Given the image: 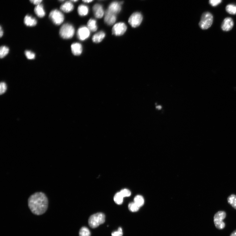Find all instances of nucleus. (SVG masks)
Instances as JSON below:
<instances>
[{"mask_svg": "<svg viewBox=\"0 0 236 236\" xmlns=\"http://www.w3.org/2000/svg\"><path fill=\"white\" fill-rule=\"evenodd\" d=\"M28 203L32 213L36 215H41L46 211L48 201L47 196L44 193L37 192L30 197Z\"/></svg>", "mask_w": 236, "mask_h": 236, "instance_id": "nucleus-1", "label": "nucleus"}, {"mask_svg": "<svg viewBox=\"0 0 236 236\" xmlns=\"http://www.w3.org/2000/svg\"><path fill=\"white\" fill-rule=\"evenodd\" d=\"M105 219V215L103 213H99L94 214L89 219V225L92 228H96L104 223Z\"/></svg>", "mask_w": 236, "mask_h": 236, "instance_id": "nucleus-2", "label": "nucleus"}, {"mask_svg": "<svg viewBox=\"0 0 236 236\" xmlns=\"http://www.w3.org/2000/svg\"><path fill=\"white\" fill-rule=\"evenodd\" d=\"M213 22V17L209 12H204L202 15L199 25L202 30H207L211 26Z\"/></svg>", "mask_w": 236, "mask_h": 236, "instance_id": "nucleus-3", "label": "nucleus"}, {"mask_svg": "<svg viewBox=\"0 0 236 236\" xmlns=\"http://www.w3.org/2000/svg\"><path fill=\"white\" fill-rule=\"evenodd\" d=\"M75 33L74 27L71 24H65L62 25L60 31V36L64 39H71Z\"/></svg>", "mask_w": 236, "mask_h": 236, "instance_id": "nucleus-4", "label": "nucleus"}, {"mask_svg": "<svg viewBox=\"0 0 236 236\" xmlns=\"http://www.w3.org/2000/svg\"><path fill=\"white\" fill-rule=\"evenodd\" d=\"M226 213L224 211H219L214 215V221L215 227L219 229H224L225 224L223 220L226 218Z\"/></svg>", "mask_w": 236, "mask_h": 236, "instance_id": "nucleus-5", "label": "nucleus"}, {"mask_svg": "<svg viewBox=\"0 0 236 236\" xmlns=\"http://www.w3.org/2000/svg\"><path fill=\"white\" fill-rule=\"evenodd\" d=\"M49 17L54 23L57 25H60L65 20L64 16L62 12L57 9H55L51 11Z\"/></svg>", "mask_w": 236, "mask_h": 236, "instance_id": "nucleus-6", "label": "nucleus"}, {"mask_svg": "<svg viewBox=\"0 0 236 236\" xmlns=\"http://www.w3.org/2000/svg\"><path fill=\"white\" fill-rule=\"evenodd\" d=\"M143 20V17L139 12H134L130 17L128 22L133 28H136L141 24Z\"/></svg>", "mask_w": 236, "mask_h": 236, "instance_id": "nucleus-7", "label": "nucleus"}, {"mask_svg": "<svg viewBox=\"0 0 236 236\" xmlns=\"http://www.w3.org/2000/svg\"><path fill=\"white\" fill-rule=\"evenodd\" d=\"M127 29V26L123 22H120L115 24L112 30L113 34L116 36L123 35Z\"/></svg>", "mask_w": 236, "mask_h": 236, "instance_id": "nucleus-8", "label": "nucleus"}, {"mask_svg": "<svg viewBox=\"0 0 236 236\" xmlns=\"http://www.w3.org/2000/svg\"><path fill=\"white\" fill-rule=\"evenodd\" d=\"M90 35V31L87 27L83 26L78 30L77 35L78 39L81 41H84L88 39Z\"/></svg>", "mask_w": 236, "mask_h": 236, "instance_id": "nucleus-9", "label": "nucleus"}, {"mask_svg": "<svg viewBox=\"0 0 236 236\" xmlns=\"http://www.w3.org/2000/svg\"><path fill=\"white\" fill-rule=\"evenodd\" d=\"M234 22L231 17H227L223 21L222 25V29L224 31H228L231 30L233 27Z\"/></svg>", "mask_w": 236, "mask_h": 236, "instance_id": "nucleus-10", "label": "nucleus"}, {"mask_svg": "<svg viewBox=\"0 0 236 236\" xmlns=\"http://www.w3.org/2000/svg\"><path fill=\"white\" fill-rule=\"evenodd\" d=\"M104 20L105 22L107 25H112L116 22L117 17L116 15L107 10L105 12Z\"/></svg>", "mask_w": 236, "mask_h": 236, "instance_id": "nucleus-11", "label": "nucleus"}, {"mask_svg": "<svg viewBox=\"0 0 236 236\" xmlns=\"http://www.w3.org/2000/svg\"><path fill=\"white\" fill-rule=\"evenodd\" d=\"M120 2L117 1L112 2L109 5L107 10L111 12L112 13L116 15L119 13L122 9Z\"/></svg>", "mask_w": 236, "mask_h": 236, "instance_id": "nucleus-12", "label": "nucleus"}, {"mask_svg": "<svg viewBox=\"0 0 236 236\" xmlns=\"http://www.w3.org/2000/svg\"><path fill=\"white\" fill-rule=\"evenodd\" d=\"M94 16L97 18H101L104 15V11L103 6L100 4H95L93 8Z\"/></svg>", "mask_w": 236, "mask_h": 236, "instance_id": "nucleus-13", "label": "nucleus"}, {"mask_svg": "<svg viewBox=\"0 0 236 236\" xmlns=\"http://www.w3.org/2000/svg\"><path fill=\"white\" fill-rule=\"evenodd\" d=\"M72 51L75 55H80L82 51V47L81 44L79 43H73L71 46Z\"/></svg>", "mask_w": 236, "mask_h": 236, "instance_id": "nucleus-14", "label": "nucleus"}, {"mask_svg": "<svg viewBox=\"0 0 236 236\" xmlns=\"http://www.w3.org/2000/svg\"><path fill=\"white\" fill-rule=\"evenodd\" d=\"M24 22L27 26L30 27L36 26L37 23V21L35 18L29 15L25 17Z\"/></svg>", "mask_w": 236, "mask_h": 236, "instance_id": "nucleus-15", "label": "nucleus"}, {"mask_svg": "<svg viewBox=\"0 0 236 236\" xmlns=\"http://www.w3.org/2000/svg\"><path fill=\"white\" fill-rule=\"evenodd\" d=\"M74 9V5L70 2H66L62 4L60 7V9L63 12H69L72 11Z\"/></svg>", "mask_w": 236, "mask_h": 236, "instance_id": "nucleus-16", "label": "nucleus"}, {"mask_svg": "<svg viewBox=\"0 0 236 236\" xmlns=\"http://www.w3.org/2000/svg\"><path fill=\"white\" fill-rule=\"evenodd\" d=\"M34 12L36 15L39 17L42 18L46 15V12L45 11L42 5L40 4L37 5L34 9Z\"/></svg>", "mask_w": 236, "mask_h": 236, "instance_id": "nucleus-17", "label": "nucleus"}, {"mask_svg": "<svg viewBox=\"0 0 236 236\" xmlns=\"http://www.w3.org/2000/svg\"><path fill=\"white\" fill-rule=\"evenodd\" d=\"M105 36V34L103 31H100L95 34L92 37V41L95 43H99L103 40Z\"/></svg>", "mask_w": 236, "mask_h": 236, "instance_id": "nucleus-18", "label": "nucleus"}, {"mask_svg": "<svg viewBox=\"0 0 236 236\" xmlns=\"http://www.w3.org/2000/svg\"><path fill=\"white\" fill-rule=\"evenodd\" d=\"M78 13L81 16H87L89 12V9L88 6L83 4L80 5L78 9Z\"/></svg>", "mask_w": 236, "mask_h": 236, "instance_id": "nucleus-19", "label": "nucleus"}, {"mask_svg": "<svg viewBox=\"0 0 236 236\" xmlns=\"http://www.w3.org/2000/svg\"><path fill=\"white\" fill-rule=\"evenodd\" d=\"M87 27L93 32L96 31L98 29L97 21L94 19H90L87 23Z\"/></svg>", "mask_w": 236, "mask_h": 236, "instance_id": "nucleus-20", "label": "nucleus"}, {"mask_svg": "<svg viewBox=\"0 0 236 236\" xmlns=\"http://www.w3.org/2000/svg\"><path fill=\"white\" fill-rule=\"evenodd\" d=\"M227 201L234 209L236 210V195L232 194L228 197Z\"/></svg>", "mask_w": 236, "mask_h": 236, "instance_id": "nucleus-21", "label": "nucleus"}, {"mask_svg": "<svg viewBox=\"0 0 236 236\" xmlns=\"http://www.w3.org/2000/svg\"><path fill=\"white\" fill-rule=\"evenodd\" d=\"M226 11L231 15L236 14V5L233 4L228 5L226 7Z\"/></svg>", "mask_w": 236, "mask_h": 236, "instance_id": "nucleus-22", "label": "nucleus"}, {"mask_svg": "<svg viewBox=\"0 0 236 236\" xmlns=\"http://www.w3.org/2000/svg\"><path fill=\"white\" fill-rule=\"evenodd\" d=\"M123 196L120 192L117 193L114 197V200L118 205H121L123 201Z\"/></svg>", "mask_w": 236, "mask_h": 236, "instance_id": "nucleus-23", "label": "nucleus"}, {"mask_svg": "<svg viewBox=\"0 0 236 236\" xmlns=\"http://www.w3.org/2000/svg\"><path fill=\"white\" fill-rule=\"evenodd\" d=\"M134 201V202L140 207L142 206L144 203L143 197L140 195L136 196L135 197Z\"/></svg>", "mask_w": 236, "mask_h": 236, "instance_id": "nucleus-24", "label": "nucleus"}, {"mask_svg": "<svg viewBox=\"0 0 236 236\" xmlns=\"http://www.w3.org/2000/svg\"><path fill=\"white\" fill-rule=\"evenodd\" d=\"M79 236H91V232L89 229L86 227H83L80 229L79 232Z\"/></svg>", "mask_w": 236, "mask_h": 236, "instance_id": "nucleus-25", "label": "nucleus"}, {"mask_svg": "<svg viewBox=\"0 0 236 236\" xmlns=\"http://www.w3.org/2000/svg\"><path fill=\"white\" fill-rule=\"evenodd\" d=\"M9 52L8 48L5 46H2L0 49V57L1 58H3L7 55Z\"/></svg>", "mask_w": 236, "mask_h": 236, "instance_id": "nucleus-26", "label": "nucleus"}, {"mask_svg": "<svg viewBox=\"0 0 236 236\" xmlns=\"http://www.w3.org/2000/svg\"><path fill=\"white\" fill-rule=\"evenodd\" d=\"M140 207L137 205V204L134 202L130 203L128 205V208L131 211L133 212H137L139 210Z\"/></svg>", "mask_w": 236, "mask_h": 236, "instance_id": "nucleus-27", "label": "nucleus"}, {"mask_svg": "<svg viewBox=\"0 0 236 236\" xmlns=\"http://www.w3.org/2000/svg\"><path fill=\"white\" fill-rule=\"evenodd\" d=\"M25 54L27 58L29 60H33L35 58V54L30 51H26Z\"/></svg>", "mask_w": 236, "mask_h": 236, "instance_id": "nucleus-28", "label": "nucleus"}, {"mask_svg": "<svg viewBox=\"0 0 236 236\" xmlns=\"http://www.w3.org/2000/svg\"><path fill=\"white\" fill-rule=\"evenodd\" d=\"M120 193L123 195L124 197H129L131 195L130 191L127 189H124L120 191Z\"/></svg>", "mask_w": 236, "mask_h": 236, "instance_id": "nucleus-29", "label": "nucleus"}, {"mask_svg": "<svg viewBox=\"0 0 236 236\" xmlns=\"http://www.w3.org/2000/svg\"><path fill=\"white\" fill-rule=\"evenodd\" d=\"M112 236H123V232L122 228L119 227L118 231L113 232L112 234Z\"/></svg>", "mask_w": 236, "mask_h": 236, "instance_id": "nucleus-30", "label": "nucleus"}, {"mask_svg": "<svg viewBox=\"0 0 236 236\" xmlns=\"http://www.w3.org/2000/svg\"><path fill=\"white\" fill-rule=\"evenodd\" d=\"M6 90H7V86L5 83L4 82L1 83V85H0V93L1 94H4Z\"/></svg>", "mask_w": 236, "mask_h": 236, "instance_id": "nucleus-31", "label": "nucleus"}, {"mask_svg": "<svg viewBox=\"0 0 236 236\" xmlns=\"http://www.w3.org/2000/svg\"><path fill=\"white\" fill-rule=\"evenodd\" d=\"M222 0H209V3L213 7H215L219 4Z\"/></svg>", "mask_w": 236, "mask_h": 236, "instance_id": "nucleus-32", "label": "nucleus"}, {"mask_svg": "<svg viewBox=\"0 0 236 236\" xmlns=\"http://www.w3.org/2000/svg\"><path fill=\"white\" fill-rule=\"evenodd\" d=\"M43 0H30V2L36 5L41 4Z\"/></svg>", "mask_w": 236, "mask_h": 236, "instance_id": "nucleus-33", "label": "nucleus"}, {"mask_svg": "<svg viewBox=\"0 0 236 236\" xmlns=\"http://www.w3.org/2000/svg\"><path fill=\"white\" fill-rule=\"evenodd\" d=\"M3 34V31L2 29V27L1 26V28H0V36H1V37H2V36Z\"/></svg>", "mask_w": 236, "mask_h": 236, "instance_id": "nucleus-34", "label": "nucleus"}, {"mask_svg": "<svg viewBox=\"0 0 236 236\" xmlns=\"http://www.w3.org/2000/svg\"><path fill=\"white\" fill-rule=\"evenodd\" d=\"M94 1V0H82V1H83L85 3H90L93 2Z\"/></svg>", "mask_w": 236, "mask_h": 236, "instance_id": "nucleus-35", "label": "nucleus"}, {"mask_svg": "<svg viewBox=\"0 0 236 236\" xmlns=\"http://www.w3.org/2000/svg\"><path fill=\"white\" fill-rule=\"evenodd\" d=\"M230 236H236V229L231 233Z\"/></svg>", "mask_w": 236, "mask_h": 236, "instance_id": "nucleus-36", "label": "nucleus"}, {"mask_svg": "<svg viewBox=\"0 0 236 236\" xmlns=\"http://www.w3.org/2000/svg\"><path fill=\"white\" fill-rule=\"evenodd\" d=\"M71 1L73 2H76L78 1L79 0H71Z\"/></svg>", "mask_w": 236, "mask_h": 236, "instance_id": "nucleus-37", "label": "nucleus"}, {"mask_svg": "<svg viewBox=\"0 0 236 236\" xmlns=\"http://www.w3.org/2000/svg\"><path fill=\"white\" fill-rule=\"evenodd\" d=\"M59 1H61V2H63V1H65V0H59Z\"/></svg>", "mask_w": 236, "mask_h": 236, "instance_id": "nucleus-38", "label": "nucleus"}]
</instances>
